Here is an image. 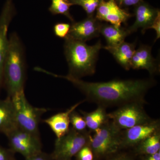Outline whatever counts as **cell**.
Wrapping results in <instances>:
<instances>
[{
    "label": "cell",
    "mask_w": 160,
    "mask_h": 160,
    "mask_svg": "<svg viewBox=\"0 0 160 160\" xmlns=\"http://www.w3.org/2000/svg\"><path fill=\"white\" fill-rule=\"evenodd\" d=\"M39 71L72 83L85 95L86 101L107 107L121 106L133 102H146L145 97L155 84L152 79H114L107 82H89L69 75H59L40 68Z\"/></svg>",
    "instance_id": "obj_1"
},
{
    "label": "cell",
    "mask_w": 160,
    "mask_h": 160,
    "mask_svg": "<svg viewBox=\"0 0 160 160\" xmlns=\"http://www.w3.org/2000/svg\"><path fill=\"white\" fill-rule=\"evenodd\" d=\"M64 53L69 66L68 75L81 79L94 74L100 50L103 48L101 41L93 46L67 37L65 39Z\"/></svg>",
    "instance_id": "obj_2"
},
{
    "label": "cell",
    "mask_w": 160,
    "mask_h": 160,
    "mask_svg": "<svg viewBox=\"0 0 160 160\" xmlns=\"http://www.w3.org/2000/svg\"><path fill=\"white\" fill-rule=\"evenodd\" d=\"M3 87L8 96L24 90L26 81L25 53L22 42L15 32L9 36L4 66Z\"/></svg>",
    "instance_id": "obj_3"
},
{
    "label": "cell",
    "mask_w": 160,
    "mask_h": 160,
    "mask_svg": "<svg viewBox=\"0 0 160 160\" xmlns=\"http://www.w3.org/2000/svg\"><path fill=\"white\" fill-rule=\"evenodd\" d=\"M122 130L110 120L96 130L94 135L90 136L89 143L94 157L97 159L102 158L121 149Z\"/></svg>",
    "instance_id": "obj_4"
},
{
    "label": "cell",
    "mask_w": 160,
    "mask_h": 160,
    "mask_svg": "<svg viewBox=\"0 0 160 160\" xmlns=\"http://www.w3.org/2000/svg\"><path fill=\"white\" fill-rule=\"evenodd\" d=\"M11 98L18 127L33 134L38 135L39 125L41 117L47 111L45 108L35 107L26 99L24 90Z\"/></svg>",
    "instance_id": "obj_5"
},
{
    "label": "cell",
    "mask_w": 160,
    "mask_h": 160,
    "mask_svg": "<svg viewBox=\"0 0 160 160\" xmlns=\"http://www.w3.org/2000/svg\"><path fill=\"white\" fill-rule=\"evenodd\" d=\"M146 102L126 103L115 111L108 113L109 120L121 130H125L150 122L152 119L147 114L144 105Z\"/></svg>",
    "instance_id": "obj_6"
},
{
    "label": "cell",
    "mask_w": 160,
    "mask_h": 160,
    "mask_svg": "<svg viewBox=\"0 0 160 160\" xmlns=\"http://www.w3.org/2000/svg\"><path fill=\"white\" fill-rule=\"evenodd\" d=\"M90 136L87 130L79 132L70 128L66 135L56 140L54 150L50 155L52 160H71L80 149L89 145Z\"/></svg>",
    "instance_id": "obj_7"
},
{
    "label": "cell",
    "mask_w": 160,
    "mask_h": 160,
    "mask_svg": "<svg viewBox=\"0 0 160 160\" xmlns=\"http://www.w3.org/2000/svg\"><path fill=\"white\" fill-rule=\"evenodd\" d=\"M10 149L18 152L25 158L42 151L40 136L18 128L7 136Z\"/></svg>",
    "instance_id": "obj_8"
},
{
    "label": "cell",
    "mask_w": 160,
    "mask_h": 160,
    "mask_svg": "<svg viewBox=\"0 0 160 160\" xmlns=\"http://www.w3.org/2000/svg\"><path fill=\"white\" fill-rule=\"evenodd\" d=\"M160 132V120L154 119L148 122L122 130L120 148L135 147L143 140Z\"/></svg>",
    "instance_id": "obj_9"
},
{
    "label": "cell",
    "mask_w": 160,
    "mask_h": 160,
    "mask_svg": "<svg viewBox=\"0 0 160 160\" xmlns=\"http://www.w3.org/2000/svg\"><path fill=\"white\" fill-rule=\"evenodd\" d=\"M15 14V9L12 0H6L0 15V92L3 87L4 63L9 44L7 32Z\"/></svg>",
    "instance_id": "obj_10"
},
{
    "label": "cell",
    "mask_w": 160,
    "mask_h": 160,
    "mask_svg": "<svg viewBox=\"0 0 160 160\" xmlns=\"http://www.w3.org/2000/svg\"><path fill=\"white\" fill-rule=\"evenodd\" d=\"M95 18L100 22L121 26L131 17V15L118 6L115 0H102L96 10Z\"/></svg>",
    "instance_id": "obj_11"
},
{
    "label": "cell",
    "mask_w": 160,
    "mask_h": 160,
    "mask_svg": "<svg viewBox=\"0 0 160 160\" xmlns=\"http://www.w3.org/2000/svg\"><path fill=\"white\" fill-rule=\"evenodd\" d=\"M102 24L93 16H88L82 21L72 23L67 37L86 42L100 35Z\"/></svg>",
    "instance_id": "obj_12"
},
{
    "label": "cell",
    "mask_w": 160,
    "mask_h": 160,
    "mask_svg": "<svg viewBox=\"0 0 160 160\" xmlns=\"http://www.w3.org/2000/svg\"><path fill=\"white\" fill-rule=\"evenodd\" d=\"M159 10L152 8L149 4L142 1L136 6L135 15L136 20L133 25L127 28L129 34L142 28V32L144 33L149 29L155 19Z\"/></svg>",
    "instance_id": "obj_13"
},
{
    "label": "cell",
    "mask_w": 160,
    "mask_h": 160,
    "mask_svg": "<svg viewBox=\"0 0 160 160\" xmlns=\"http://www.w3.org/2000/svg\"><path fill=\"white\" fill-rule=\"evenodd\" d=\"M152 47L142 45L135 51L131 61V68L134 69H146L150 75L159 71L157 61L152 55Z\"/></svg>",
    "instance_id": "obj_14"
},
{
    "label": "cell",
    "mask_w": 160,
    "mask_h": 160,
    "mask_svg": "<svg viewBox=\"0 0 160 160\" xmlns=\"http://www.w3.org/2000/svg\"><path fill=\"white\" fill-rule=\"evenodd\" d=\"M86 100L81 101L75 104L64 112H59L53 115L43 121L49 126L54 132L57 138H60L66 135L69 131L70 124V115L72 111L76 109L78 106L85 102Z\"/></svg>",
    "instance_id": "obj_15"
},
{
    "label": "cell",
    "mask_w": 160,
    "mask_h": 160,
    "mask_svg": "<svg viewBox=\"0 0 160 160\" xmlns=\"http://www.w3.org/2000/svg\"><path fill=\"white\" fill-rule=\"evenodd\" d=\"M18 128L11 98L0 100V132L7 136Z\"/></svg>",
    "instance_id": "obj_16"
},
{
    "label": "cell",
    "mask_w": 160,
    "mask_h": 160,
    "mask_svg": "<svg viewBox=\"0 0 160 160\" xmlns=\"http://www.w3.org/2000/svg\"><path fill=\"white\" fill-rule=\"evenodd\" d=\"M103 48L109 51L124 69L129 70L131 69L132 58L136 50L135 42L130 43L124 41L115 46H106Z\"/></svg>",
    "instance_id": "obj_17"
},
{
    "label": "cell",
    "mask_w": 160,
    "mask_h": 160,
    "mask_svg": "<svg viewBox=\"0 0 160 160\" xmlns=\"http://www.w3.org/2000/svg\"><path fill=\"white\" fill-rule=\"evenodd\" d=\"M100 34L105 38L108 46H115L125 41L129 34L127 28L109 23H102Z\"/></svg>",
    "instance_id": "obj_18"
},
{
    "label": "cell",
    "mask_w": 160,
    "mask_h": 160,
    "mask_svg": "<svg viewBox=\"0 0 160 160\" xmlns=\"http://www.w3.org/2000/svg\"><path fill=\"white\" fill-rule=\"evenodd\" d=\"M86 122V126L90 131L94 132L109 121L106 108L98 106L94 111L86 112L80 110Z\"/></svg>",
    "instance_id": "obj_19"
},
{
    "label": "cell",
    "mask_w": 160,
    "mask_h": 160,
    "mask_svg": "<svg viewBox=\"0 0 160 160\" xmlns=\"http://www.w3.org/2000/svg\"><path fill=\"white\" fill-rule=\"evenodd\" d=\"M135 147L138 154L148 155L160 151V132L143 140Z\"/></svg>",
    "instance_id": "obj_20"
},
{
    "label": "cell",
    "mask_w": 160,
    "mask_h": 160,
    "mask_svg": "<svg viewBox=\"0 0 160 160\" xmlns=\"http://www.w3.org/2000/svg\"><path fill=\"white\" fill-rule=\"evenodd\" d=\"M52 4L49 11L53 15L62 14L65 16L73 23V18L70 15L69 9L73 4L69 0H51Z\"/></svg>",
    "instance_id": "obj_21"
},
{
    "label": "cell",
    "mask_w": 160,
    "mask_h": 160,
    "mask_svg": "<svg viewBox=\"0 0 160 160\" xmlns=\"http://www.w3.org/2000/svg\"><path fill=\"white\" fill-rule=\"evenodd\" d=\"M73 5H78L82 7L88 16H93L102 0H69Z\"/></svg>",
    "instance_id": "obj_22"
},
{
    "label": "cell",
    "mask_w": 160,
    "mask_h": 160,
    "mask_svg": "<svg viewBox=\"0 0 160 160\" xmlns=\"http://www.w3.org/2000/svg\"><path fill=\"white\" fill-rule=\"evenodd\" d=\"M70 123L72 125V128L79 132H83L86 130L87 127L85 120L82 116L74 110L70 115Z\"/></svg>",
    "instance_id": "obj_23"
},
{
    "label": "cell",
    "mask_w": 160,
    "mask_h": 160,
    "mask_svg": "<svg viewBox=\"0 0 160 160\" xmlns=\"http://www.w3.org/2000/svg\"><path fill=\"white\" fill-rule=\"evenodd\" d=\"M71 25L69 23H57L53 26L55 35L58 38H66L69 33Z\"/></svg>",
    "instance_id": "obj_24"
},
{
    "label": "cell",
    "mask_w": 160,
    "mask_h": 160,
    "mask_svg": "<svg viewBox=\"0 0 160 160\" xmlns=\"http://www.w3.org/2000/svg\"><path fill=\"white\" fill-rule=\"evenodd\" d=\"M75 156L77 160H93L94 158L93 152L89 145L83 147Z\"/></svg>",
    "instance_id": "obj_25"
},
{
    "label": "cell",
    "mask_w": 160,
    "mask_h": 160,
    "mask_svg": "<svg viewBox=\"0 0 160 160\" xmlns=\"http://www.w3.org/2000/svg\"><path fill=\"white\" fill-rule=\"evenodd\" d=\"M14 152L11 149H6L0 146V160H15Z\"/></svg>",
    "instance_id": "obj_26"
},
{
    "label": "cell",
    "mask_w": 160,
    "mask_h": 160,
    "mask_svg": "<svg viewBox=\"0 0 160 160\" xmlns=\"http://www.w3.org/2000/svg\"><path fill=\"white\" fill-rule=\"evenodd\" d=\"M118 6L121 7H129L136 6L142 1V0H115Z\"/></svg>",
    "instance_id": "obj_27"
},
{
    "label": "cell",
    "mask_w": 160,
    "mask_h": 160,
    "mask_svg": "<svg viewBox=\"0 0 160 160\" xmlns=\"http://www.w3.org/2000/svg\"><path fill=\"white\" fill-rule=\"evenodd\" d=\"M149 29H154L156 32V38L155 42L158 39L160 38V11L156 18L154 20V22L152 23V25L149 27Z\"/></svg>",
    "instance_id": "obj_28"
},
{
    "label": "cell",
    "mask_w": 160,
    "mask_h": 160,
    "mask_svg": "<svg viewBox=\"0 0 160 160\" xmlns=\"http://www.w3.org/2000/svg\"><path fill=\"white\" fill-rule=\"evenodd\" d=\"M26 160H52L50 155L41 151L38 153L26 158Z\"/></svg>",
    "instance_id": "obj_29"
},
{
    "label": "cell",
    "mask_w": 160,
    "mask_h": 160,
    "mask_svg": "<svg viewBox=\"0 0 160 160\" xmlns=\"http://www.w3.org/2000/svg\"><path fill=\"white\" fill-rule=\"evenodd\" d=\"M143 160H160V151L154 154L145 155Z\"/></svg>",
    "instance_id": "obj_30"
},
{
    "label": "cell",
    "mask_w": 160,
    "mask_h": 160,
    "mask_svg": "<svg viewBox=\"0 0 160 160\" xmlns=\"http://www.w3.org/2000/svg\"><path fill=\"white\" fill-rule=\"evenodd\" d=\"M109 160H133L131 158L125 155H119Z\"/></svg>",
    "instance_id": "obj_31"
}]
</instances>
